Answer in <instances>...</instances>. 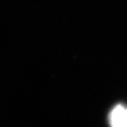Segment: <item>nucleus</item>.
Returning <instances> with one entry per match:
<instances>
[{"instance_id":"obj_1","label":"nucleus","mask_w":127,"mask_h":127,"mask_svg":"<svg viewBox=\"0 0 127 127\" xmlns=\"http://www.w3.org/2000/svg\"><path fill=\"white\" fill-rule=\"evenodd\" d=\"M111 127H127V106L118 104L114 106L109 115Z\"/></svg>"}]
</instances>
